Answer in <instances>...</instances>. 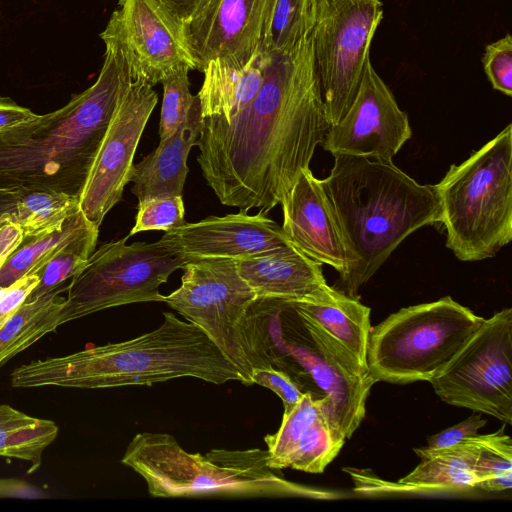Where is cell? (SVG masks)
Wrapping results in <instances>:
<instances>
[{
  "label": "cell",
  "mask_w": 512,
  "mask_h": 512,
  "mask_svg": "<svg viewBox=\"0 0 512 512\" xmlns=\"http://www.w3.org/2000/svg\"><path fill=\"white\" fill-rule=\"evenodd\" d=\"M292 304L297 312L311 318L336 338L367 369V345L372 327L369 307L327 283Z\"/></svg>",
  "instance_id": "cell-21"
},
{
  "label": "cell",
  "mask_w": 512,
  "mask_h": 512,
  "mask_svg": "<svg viewBox=\"0 0 512 512\" xmlns=\"http://www.w3.org/2000/svg\"><path fill=\"white\" fill-rule=\"evenodd\" d=\"M267 458V449L259 448L190 453L171 434L142 432L132 438L121 462L144 479L152 497H339L286 480Z\"/></svg>",
  "instance_id": "cell-5"
},
{
  "label": "cell",
  "mask_w": 512,
  "mask_h": 512,
  "mask_svg": "<svg viewBox=\"0 0 512 512\" xmlns=\"http://www.w3.org/2000/svg\"><path fill=\"white\" fill-rule=\"evenodd\" d=\"M258 57L264 80L255 98L228 121L203 118L196 146L202 175L221 204L266 215L310 168L330 124L311 35Z\"/></svg>",
  "instance_id": "cell-1"
},
{
  "label": "cell",
  "mask_w": 512,
  "mask_h": 512,
  "mask_svg": "<svg viewBox=\"0 0 512 512\" xmlns=\"http://www.w3.org/2000/svg\"><path fill=\"white\" fill-rule=\"evenodd\" d=\"M485 73L492 87L501 93L512 96V37L503 38L489 44L482 58Z\"/></svg>",
  "instance_id": "cell-35"
},
{
  "label": "cell",
  "mask_w": 512,
  "mask_h": 512,
  "mask_svg": "<svg viewBox=\"0 0 512 512\" xmlns=\"http://www.w3.org/2000/svg\"><path fill=\"white\" fill-rule=\"evenodd\" d=\"M432 187L446 247L464 262L494 257L512 240V125Z\"/></svg>",
  "instance_id": "cell-6"
},
{
  "label": "cell",
  "mask_w": 512,
  "mask_h": 512,
  "mask_svg": "<svg viewBox=\"0 0 512 512\" xmlns=\"http://www.w3.org/2000/svg\"><path fill=\"white\" fill-rule=\"evenodd\" d=\"M190 70L188 66H182L161 82L163 100L159 123L160 141L171 136L183 124L196 99V95L190 91Z\"/></svg>",
  "instance_id": "cell-33"
},
{
  "label": "cell",
  "mask_w": 512,
  "mask_h": 512,
  "mask_svg": "<svg viewBox=\"0 0 512 512\" xmlns=\"http://www.w3.org/2000/svg\"><path fill=\"white\" fill-rule=\"evenodd\" d=\"M297 312V311H296ZM300 332L276 334L268 322L272 365L285 371L300 387L314 386L329 403L332 428L347 440L361 424L374 380L356 357L311 318L297 312Z\"/></svg>",
  "instance_id": "cell-9"
},
{
  "label": "cell",
  "mask_w": 512,
  "mask_h": 512,
  "mask_svg": "<svg viewBox=\"0 0 512 512\" xmlns=\"http://www.w3.org/2000/svg\"><path fill=\"white\" fill-rule=\"evenodd\" d=\"M131 80L121 53L106 47L90 87L60 109L0 132V192L45 190L79 196Z\"/></svg>",
  "instance_id": "cell-2"
},
{
  "label": "cell",
  "mask_w": 512,
  "mask_h": 512,
  "mask_svg": "<svg viewBox=\"0 0 512 512\" xmlns=\"http://www.w3.org/2000/svg\"><path fill=\"white\" fill-rule=\"evenodd\" d=\"M94 228L99 227L90 222L80 209L60 231L23 240L0 270V287H8L26 275L38 274L61 249Z\"/></svg>",
  "instance_id": "cell-26"
},
{
  "label": "cell",
  "mask_w": 512,
  "mask_h": 512,
  "mask_svg": "<svg viewBox=\"0 0 512 512\" xmlns=\"http://www.w3.org/2000/svg\"><path fill=\"white\" fill-rule=\"evenodd\" d=\"M22 193L0 192V216L15 211V205Z\"/></svg>",
  "instance_id": "cell-43"
},
{
  "label": "cell",
  "mask_w": 512,
  "mask_h": 512,
  "mask_svg": "<svg viewBox=\"0 0 512 512\" xmlns=\"http://www.w3.org/2000/svg\"><path fill=\"white\" fill-rule=\"evenodd\" d=\"M411 136L408 115L369 59L353 103L337 124L329 126L321 145L332 155L392 160Z\"/></svg>",
  "instance_id": "cell-16"
},
{
  "label": "cell",
  "mask_w": 512,
  "mask_h": 512,
  "mask_svg": "<svg viewBox=\"0 0 512 512\" xmlns=\"http://www.w3.org/2000/svg\"><path fill=\"white\" fill-rule=\"evenodd\" d=\"M80 210L79 196L59 191L22 193L13 213L24 233V240L60 231Z\"/></svg>",
  "instance_id": "cell-27"
},
{
  "label": "cell",
  "mask_w": 512,
  "mask_h": 512,
  "mask_svg": "<svg viewBox=\"0 0 512 512\" xmlns=\"http://www.w3.org/2000/svg\"><path fill=\"white\" fill-rule=\"evenodd\" d=\"M200 100L196 99L183 124L139 163L134 164L131 192L138 202L156 196H182L188 174L187 158L202 128Z\"/></svg>",
  "instance_id": "cell-19"
},
{
  "label": "cell",
  "mask_w": 512,
  "mask_h": 512,
  "mask_svg": "<svg viewBox=\"0 0 512 512\" xmlns=\"http://www.w3.org/2000/svg\"><path fill=\"white\" fill-rule=\"evenodd\" d=\"M280 204L281 227L290 243L315 262L344 275L348 260L343 237L321 182L310 168L301 171Z\"/></svg>",
  "instance_id": "cell-18"
},
{
  "label": "cell",
  "mask_w": 512,
  "mask_h": 512,
  "mask_svg": "<svg viewBox=\"0 0 512 512\" xmlns=\"http://www.w3.org/2000/svg\"><path fill=\"white\" fill-rule=\"evenodd\" d=\"M99 228H94L61 249L38 273L39 281L26 301L34 300L78 275L95 251Z\"/></svg>",
  "instance_id": "cell-32"
},
{
  "label": "cell",
  "mask_w": 512,
  "mask_h": 512,
  "mask_svg": "<svg viewBox=\"0 0 512 512\" xmlns=\"http://www.w3.org/2000/svg\"><path fill=\"white\" fill-rule=\"evenodd\" d=\"M168 13L180 24L195 11L201 0H158Z\"/></svg>",
  "instance_id": "cell-42"
},
{
  "label": "cell",
  "mask_w": 512,
  "mask_h": 512,
  "mask_svg": "<svg viewBox=\"0 0 512 512\" xmlns=\"http://www.w3.org/2000/svg\"><path fill=\"white\" fill-rule=\"evenodd\" d=\"M383 18L380 0H316L311 31L315 67L330 125L346 114Z\"/></svg>",
  "instance_id": "cell-11"
},
{
  "label": "cell",
  "mask_w": 512,
  "mask_h": 512,
  "mask_svg": "<svg viewBox=\"0 0 512 512\" xmlns=\"http://www.w3.org/2000/svg\"><path fill=\"white\" fill-rule=\"evenodd\" d=\"M241 277L259 297L300 300L326 284L321 264L292 244L236 260Z\"/></svg>",
  "instance_id": "cell-20"
},
{
  "label": "cell",
  "mask_w": 512,
  "mask_h": 512,
  "mask_svg": "<svg viewBox=\"0 0 512 512\" xmlns=\"http://www.w3.org/2000/svg\"><path fill=\"white\" fill-rule=\"evenodd\" d=\"M320 180L339 225L348 260L340 282L345 294L358 291L414 231L439 223L435 191L392 160L337 154Z\"/></svg>",
  "instance_id": "cell-3"
},
{
  "label": "cell",
  "mask_w": 512,
  "mask_h": 512,
  "mask_svg": "<svg viewBox=\"0 0 512 512\" xmlns=\"http://www.w3.org/2000/svg\"><path fill=\"white\" fill-rule=\"evenodd\" d=\"M193 377L215 385L240 381L236 367L197 325L163 313L156 329L136 338L34 360L10 374L12 387L113 388Z\"/></svg>",
  "instance_id": "cell-4"
},
{
  "label": "cell",
  "mask_w": 512,
  "mask_h": 512,
  "mask_svg": "<svg viewBox=\"0 0 512 512\" xmlns=\"http://www.w3.org/2000/svg\"><path fill=\"white\" fill-rule=\"evenodd\" d=\"M46 494L37 487L19 479H0V498L41 499Z\"/></svg>",
  "instance_id": "cell-41"
},
{
  "label": "cell",
  "mask_w": 512,
  "mask_h": 512,
  "mask_svg": "<svg viewBox=\"0 0 512 512\" xmlns=\"http://www.w3.org/2000/svg\"><path fill=\"white\" fill-rule=\"evenodd\" d=\"M64 290L67 287L61 286L34 300H25L0 328V369L63 324L65 298L60 293Z\"/></svg>",
  "instance_id": "cell-24"
},
{
  "label": "cell",
  "mask_w": 512,
  "mask_h": 512,
  "mask_svg": "<svg viewBox=\"0 0 512 512\" xmlns=\"http://www.w3.org/2000/svg\"><path fill=\"white\" fill-rule=\"evenodd\" d=\"M128 236L100 246L67 286L63 324L112 307L162 302L161 284L187 262L163 236L127 244Z\"/></svg>",
  "instance_id": "cell-10"
},
{
  "label": "cell",
  "mask_w": 512,
  "mask_h": 512,
  "mask_svg": "<svg viewBox=\"0 0 512 512\" xmlns=\"http://www.w3.org/2000/svg\"><path fill=\"white\" fill-rule=\"evenodd\" d=\"M202 73L204 80L197 94L202 117L227 121L255 98L264 80L258 55L243 68L211 61Z\"/></svg>",
  "instance_id": "cell-23"
},
{
  "label": "cell",
  "mask_w": 512,
  "mask_h": 512,
  "mask_svg": "<svg viewBox=\"0 0 512 512\" xmlns=\"http://www.w3.org/2000/svg\"><path fill=\"white\" fill-rule=\"evenodd\" d=\"M484 320L450 296L401 308L371 327L368 374L375 383L429 382Z\"/></svg>",
  "instance_id": "cell-8"
},
{
  "label": "cell",
  "mask_w": 512,
  "mask_h": 512,
  "mask_svg": "<svg viewBox=\"0 0 512 512\" xmlns=\"http://www.w3.org/2000/svg\"><path fill=\"white\" fill-rule=\"evenodd\" d=\"M3 264H4V262L0 260V270H1L2 266H3Z\"/></svg>",
  "instance_id": "cell-44"
},
{
  "label": "cell",
  "mask_w": 512,
  "mask_h": 512,
  "mask_svg": "<svg viewBox=\"0 0 512 512\" xmlns=\"http://www.w3.org/2000/svg\"><path fill=\"white\" fill-rule=\"evenodd\" d=\"M38 117V114L18 105L12 99L0 97V132L30 123Z\"/></svg>",
  "instance_id": "cell-40"
},
{
  "label": "cell",
  "mask_w": 512,
  "mask_h": 512,
  "mask_svg": "<svg viewBox=\"0 0 512 512\" xmlns=\"http://www.w3.org/2000/svg\"><path fill=\"white\" fill-rule=\"evenodd\" d=\"M13 213L0 216V260L4 263L24 240L23 230L16 222Z\"/></svg>",
  "instance_id": "cell-39"
},
{
  "label": "cell",
  "mask_w": 512,
  "mask_h": 512,
  "mask_svg": "<svg viewBox=\"0 0 512 512\" xmlns=\"http://www.w3.org/2000/svg\"><path fill=\"white\" fill-rule=\"evenodd\" d=\"M478 449L477 435L445 448H415L421 462L398 482L413 486L423 494L475 489L474 463Z\"/></svg>",
  "instance_id": "cell-22"
},
{
  "label": "cell",
  "mask_w": 512,
  "mask_h": 512,
  "mask_svg": "<svg viewBox=\"0 0 512 512\" xmlns=\"http://www.w3.org/2000/svg\"><path fill=\"white\" fill-rule=\"evenodd\" d=\"M182 196H156L138 202L135 224L128 237L142 231H170L186 223Z\"/></svg>",
  "instance_id": "cell-34"
},
{
  "label": "cell",
  "mask_w": 512,
  "mask_h": 512,
  "mask_svg": "<svg viewBox=\"0 0 512 512\" xmlns=\"http://www.w3.org/2000/svg\"><path fill=\"white\" fill-rule=\"evenodd\" d=\"M344 443L345 439L332 428L323 411L300 436L284 460L282 469L322 473L336 458Z\"/></svg>",
  "instance_id": "cell-29"
},
{
  "label": "cell",
  "mask_w": 512,
  "mask_h": 512,
  "mask_svg": "<svg viewBox=\"0 0 512 512\" xmlns=\"http://www.w3.org/2000/svg\"><path fill=\"white\" fill-rule=\"evenodd\" d=\"M157 101L153 86L142 80H131L119 99L79 195L80 209L97 227L122 200L138 143Z\"/></svg>",
  "instance_id": "cell-13"
},
{
  "label": "cell",
  "mask_w": 512,
  "mask_h": 512,
  "mask_svg": "<svg viewBox=\"0 0 512 512\" xmlns=\"http://www.w3.org/2000/svg\"><path fill=\"white\" fill-rule=\"evenodd\" d=\"M251 381L252 384L268 388L278 395L283 403V413L290 411L304 393L285 371L274 366L253 369Z\"/></svg>",
  "instance_id": "cell-36"
},
{
  "label": "cell",
  "mask_w": 512,
  "mask_h": 512,
  "mask_svg": "<svg viewBox=\"0 0 512 512\" xmlns=\"http://www.w3.org/2000/svg\"><path fill=\"white\" fill-rule=\"evenodd\" d=\"M323 411L329 419L328 399L315 398L310 392H304L298 403L290 411L283 413L277 432L264 437L268 451L267 464L270 468L282 469L284 460L300 436Z\"/></svg>",
  "instance_id": "cell-30"
},
{
  "label": "cell",
  "mask_w": 512,
  "mask_h": 512,
  "mask_svg": "<svg viewBox=\"0 0 512 512\" xmlns=\"http://www.w3.org/2000/svg\"><path fill=\"white\" fill-rule=\"evenodd\" d=\"M314 1H316V0H314Z\"/></svg>",
  "instance_id": "cell-45"
},
{
  "label": "cell",
  "mask_w": 512,
  "mask_h": 512,
  "mask_svg": "<svg viewBox=\"0 0 512 512\" xmlns=\"http://www.w3.org/2000/svg\"><path fill=\"white\" fill-rule=\"evenodd\" d=\"M445 403L512 424V309L485 319L429 381Z\"/></svg>",
  "instance_id": "cell-12"
},
{
  "label": "cell",
  "mask_w": 512,
  "mask_h": 512,
  "mask_svg": "<svg viewBox=\"0 0 512 512\" xmlns=\"http://www.w3.org/2000/svg\"><path fill=\"white\" fill-rule=\"evenodd\" d=\"M163 237L187 262L203 258L240 260L291 244L282 227L265 214L243 211L186 222Z\"/></svg>",
  "instance_id": "cell-17"
},
{
  "label": "cell",
  "mask_w": 512,
  "mask_h": 512,
  "mask_svg": "<svg viewBox=\"0 0 512 512\" xmlns=\"http://www.w3.org/2000/svg\"><path fill=\"white\" fill-rule=\"evenodd\" d=\"M272 0H201L180 24L183 42L203 71L211 61L235 68L258 54Z\"/></svg>",
  "instance_id": "cell-15"
},
{
  "label": "cell",
  "mask_w": 512,
  "mask_h": 512,
  "mask_svg": "<svg viewBox=\"0 0 512 512\" xmlns=\"http://www.w3.org/2000/svg\"><path fill=\"white\" fill-rule=\"evenodd\" d=\"M479 449L474 463L475 488L499 492L512 488V439L504 426L485 435H477Z\"/></svg>",
  "instance_id": "cell-31"
},
{
  "label": "cell",
  "mask_w": 512,
  "mask_h": 512,
  "mask_svg": "<svg viewBox=\"0 0 512 512\" xmlns=\"http://www.w3.org/2000/svg\"><path fill=\"white\" fill-rule=\"evenodd\" d=\"M57 435L58 426L54 421L0 404V457L29 462V474L41 466L44 450Z\"/></svg>",
  "instance_id": "cell-25"
},
{
  "label": "cell",
  "mask_w": 512,
  "mask_h": 512,
  "mask_svg": "<svg viewBox=\"0 0 512 512\" xmlns=\"http://www.w3.org/2000/svg\"><path fill=\"white\" fill-rule=\"evenodd\" d=\"M314 20V0H272L259 54L294 48L311 35Z\"/></svg>",
  "instance_id": "cell-28"
},
{
  "label": "cell",
  "mask_w": 512,
  "mask_h": 512,
  "mask_svg": "<svg viewBox=\"0 0 512 512\" xmlns=\"http://www.w3.org/2000/svg\"><path fill=\"white\" fill-rule=\"evenodd\" d=\"M181 285L162 302L197 325L252 385L255 368L273 366L263 297L238 272L236 260L203 258L182 267Z\"/></svg>",
  "instance_id": "cell-7"
},
{
  "label": "cell",
  "mask_w": 512,
  "mask_h": 512,
  "mask_svg": "<svg viewBox=\"0 0 512 512\" xmlns=\"http://www.w3.org/2000/svg\"><path fill=\"white\" fill-rule=\"evenodd\" d=\"M39 281L38 274L22 277L8 287H0V328L27 299Z\"/></svg>",
  "instance_id": "cell-38"
},
{
  "label": "cell",
  "mask_w": 512,
  "mask_h": 512,
  "mask_svg": "<svg viewBox=\"0 0 512 512\" xmlns=\"http://www.w3.org/2000/svg\"><path fill=\"white\" fill-rule=\"evenodd\" d=\"M100 38L121 53L132 80L154 86L182 66L195 69L180 23L158 0H120Z\"/></svg>",
  "instance_id": "cell-14"
},
{
  "label": "cell",
  "mask_w": 512,
  "mask_h": 512,
  "mask_svg": "<svg viewBox=\"0 0 512 512\" xmlns=\"http://www.w3.org/2000/svg\"><path fill=\"white\" fill-rule=\"evenodd\" d=\"M481 414L480 412H474L466 420L428 437L427 448L440 449L449 447L478 435L480 428L484 427L487 423V420Z\"/></svg>",
  "instance_id": "cell-37"
}]
</instances>
